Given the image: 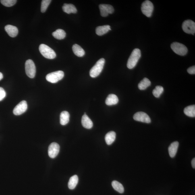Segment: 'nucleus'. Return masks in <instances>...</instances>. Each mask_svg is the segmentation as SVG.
<instances>
[{"instance_id": "nucleus-1", "label": "nucleus", "mask_w": 195, "mask_h": 195, "mask_svg": "<svg viewBox=\"0 0 195 195\" xmlns=\"http://www.w3.org/2000/svg\"><path fill=\"white\" fill-rule=\"evenodd\" d=\"M141 57V52L139 49H136L133 50L127 62V67L129 69L134 68Z\"/></svg>"}, {"instance_id": "nucleus-2", "label": "nucleus", "mask_w": 195, "mask_h": 195, "mask_svg": "<svg viewBox=\"0 0 195 195\" xmlns=\"http://www.w3.org/2000/svg\"><path fill=\"white\" fill-rule=\"evenodd\" d=\"M105 59L101 58L96 63L90 71V76L92 78H95L100 75L103 70L105 63Z\"/></svg>"}, {"instance_id": "nucleus-3", "label": "nucleus", "mask_w": 195, "mask_h": 195, "mask_svg": "<svg viewBox=\"0 0 195 195\" xmlns=\"http://www.w3.org/2000/svg\"><path fill=\"white\" fill-rule=\"evenodd\" d=\"M39 49L40 53L46 58L52 59H54L56 57L54 51L45 44L40 45Z\"/></svg>"}, {"instance_id": "nucleus-4", "label": "nucleus", "mask_w": 195, "mask_h": 195, "mask_svg": "<svg viewBox=\"0 0 195 195\" xmlns=\"http://www.w3.org/2000/svg\"><path fill=\"white\" fill-rule=\"evenodd\" d=\"M64 76V73L62 71H59L49 73L46 76V79L48 82L55 83L61 80Z\"/></svg>"}, {"instance_id": "nucleus-5", "label": "nucleus", "mask_w": 195, "mask_h": 195, "mask_svg": "<svg viewBox=\"0 0 195 195\" xmlns=\"http://www.w3.org/2000/svg\"><path fill=\"white\" fill-rule=\"evenodd\" d=\"M171 48L176 54L181 56H184L188 53V49L183 44L177 42H173L171 45Z\"/></svg>"}, {"instance_id": "nucleus-6", "label": "nucleus", "mask_w": 195, "mask_h": 195, "mask_svg": "<svg viewBox=\"0 0 195 195\" xmlns=\"http://www.w3.org/2000/svg\"><path fill=\"white\" fill-rule=\"evenodd\" d=\"M25 69L26 74L29 78H33L36 74V67L33 61L28 59L25 63Z\"/></svg>"}, {"instance_id": "nucleus-7", "label": "nucleus", "mask_w": 195, "mask_h": 195, "mask_svg": "<svg viewBox=\"0 0 195 195\" xmlns=\"http://www.w3.org/2000/svg\"><path fill=\"white\" fill-rule=\"evenodd\" d=\"M141 11L144 15L147 17L151 16L154 10V5L151 2L146 1L142 3L141 5Z\"/></svg>"}, {"instance_id": "nucleus-8", "label": "nucleus", "mask_w": 195, "mask_h": 195, "mask_svg": "<svg viewBox=\"0 0 195 195\" xmlns=\"http://www.w3.org/2000/svg\"><path fill=\"white\" fill-rule=\"evenodd\" d=\"M182 28L186 33L194 35L195 32V23L193 21L190 20L185 21L183 23Z\"/></svg>"}, {"instance_id": "nucleus-9", "label": "nucleus", "mask_w": 195, "mask_h": 195, "mask_svg": "<svg viewBox=\"0 0 195 195\" xmlns=\"http://www.w3.org/2000/svg\"><path fill=\"white\" fill-rule=\"evenodd\" d=\"M134 119L136 121L143 123H150L151 122L149 116L143 112H138L135 113Z\"/></svg>"}, {"instance_id": "nucleus-10", "label": "nucleus", "mask_w": 195, "mask_h": 195, "mask_svg": "<svg viewBox=\"0 0 195 195\" xmlns=\"http://www.w3.org/2000/svg\"><path fill=\"white\" fill-rule=\"evenodd\" d=\"M28 108L27 102L25 100H23L16 106L13 110L15 115H19L25 113Z\"/></svg>"}, {"instance_id": "nucleus-11", "label": "nucleus", "mask_w": 195, "mask_h": 195, "mask_svg": "<svg viewBox=\"0 0 195 195\" xmlns=\"http://www.w3.org/2000/svg\"><path fill=\"white\" fill-rule=\"evenodd\" d=\"M99 8L100 15L103 17H107L109 14H112L114 11L113 7L109 5H100Z\"/></svg>"}, {"instance_id": "nucleus-12", "label": "nucleus", "mask_w": 195, "mask_h": 195, "mask_svg": "<svg viewBox=\"0 0 195 195\" xmlns=\"http://www.w3.org/2000/svg\"><path fill=\"white\" fill-rule=\"evenodd\" d=\"M60 150V146L59 144L56 142L52 143L50 145L48 148V154L50 157L54 158L59 154Z\"/></svg>"}, {"instance_id": "nucleus-13", "label": "nucleus", "mask_w": 195, "mask_h": 195, "mask_svg": "<svg viewBox=\"0 0 195 195\" xmlns=\"http://www.w3.org/2000/svg\"><path fill=\"white\" fill-rule=\"evenodd\" d=\"M5 30L9 36L12 37H15L18 33V30L16 27L7 25L5 27Z\"/></svg>"}, {"instance_id": "nucleus-14", "label": "nucleus", "mask_w": 195, "mask_h": 195, "mask_svg": "<svg viewBox=\"0 0 195 195\" xmlns=\"http://www.w3.org/2000/svg\"><path fill=\"white\" fill-rule=\"evenodd\" d=\"M82 123V126L86 129H90L93 126V123L91 120L86 114L83 115Z\"/></svg>"}, {"instance_id": "nucleus-15", "label": "nucleus", "mask_w": 195, "mask_h": 195, "mask_svg": "<svg viewBox=\"0 0 195 195\" xmlns=\"http://www.w3.org/2000/svg\"><path fill=\"white\" fill-rule=\"evenodd\" d=\"M179 146V142L175 141L172 143L169 146V156L171 157L174 158L176 155Z\"/></svg>"}, {"instance_id": "nucleus-16", "label": "nucleus", "mask_w": 195, "mask_h": 195, "mask_svg": "<svg viewBox=\"0 0 195 195\" xmlns=\"http://www.w3.org/2000/svg\"><path fill=\"white\" fill-rule=\"evenodd\" d=\"M119 102L117 96L114 94H110L108 96L106 100V104L108 106L116 105Z\"/></svg>"}, {"instance_id": "nucleus-17", "label": "nucleus", "mask_w": 195, "mask_h": 195, "mask_svg": "<svg viewBox=\"0 0 195 195\" xmlns=\"http://www.w3.org/2000/svg\"><path fill=\"white\" fill-rule=\"evenodd\" d=\"M62 9L63 11L68 14H70L71 13H75L77 12L76 7L72 4H64Z\"/></svg>"}, {"instance_id": "nucleus-18", "label": "nucleus", "mask_w": 195, "mask_h": 195, "mask_svg": "<svg viewBox=\"0 0 195 195\" xmlns=\"http://www.w3.org/2000/svg\"><path fill=\"white\" fill-rule=\"evenodd\" d=\"M111 30L110 26L109 25L99 26L96 29V33L98 35L101 36L106 34Z\"/></svg>"}, {"instance_id": "nucleus-19", "label": "nucleus", "mask_w": 195, "mask_h": 195, "mask_svg": "<svg viewBox=\"0 0 195 195\" xmlns=\"http://www.w3.org/2000/svg\"><path fill=\"white\" fill-rule=\"evenodd\" d=\"M116 137V134L113 131H110L106 135L105 140L108 145H111L114 142Z\"/></svg>"}, {"instance_id": "nucleus-20", "label": "nucleus", "mask_w": 195, "mask_h": 195, "mask_svg": "<svg viewBox=\"0 0 195 195\" xmlns=\"http://www.w3.org/2000/svg\"><path fill=\"white\" fill-rule=\"evenodd\" d=\"M72 50L75 54L78 57H82L85 55L84 50L78 44H75L73 46Z\"/></svg>"}, {"instance_id": "nucleus-21", "label": "nucleus", "mask_w": 195, "mask_h": 195, "mask_svg": "<svg viewBox=\"0 0 195 195\" xmlns=\"http://www.w3.org/2000/svg\"><path fill=\"white\" fill-rule=\"evenodd\" d=\"M69 114L68 112H62L60 115V123L61 125H65L69 122Z\"/></svg>"}, {"instance_id": "nucleus-22", "label": "nucleus", "mask_w": 195, "mask_h": 195, "mask_svg": "<svg viewBox=\"0 0 195 195\" xmlns=\"http://www.w3.org/2000/svg\"><path fill=\"white\" fill-rule=\"evenodd\" d=\"M78 181V176L75 175L71 177L68 183V187L70 190H73L76 188Z\"/></svg>"}, {"instance_id": "nucleus-23", "label": "nucleus", "mask_w": 195, "mask_h": 195, "mask_svg": "<svg viewBox=\"0 0 195 195\" xmlns=\"http://www.w3.org/2000/svg\"><path fill=\"white\" fill-rule=\"evenodd\" d=\"M184 113L187 116L190 117H195V106L191 105L185 108Z\"/></svg>"}, {"instance_id": "nucleus-24", "label": "nucleus", "mask_w": 195, "mask_h": 195, "mask_svg": "<svg viewBox=\"0 0 195 195\" xmlns=\"http://www.w3.org/2000/svg\"><path fill=\"white\" fill-rule=\"evenodd\" d=\"M54 37L57 40H62L66 36V33L64 30L61 29H58L52 33Z\"/></svg>"}, {"instance_id": "nucleus-25", "label": "nucleus", "mask_w": 195, "mask_h": 195, "mask_svg": "<svg viewBox=\"0 0 195 195\" xmlns=\"http://www.w3.org/2000/svg\"><path fill=\"white\" fill-rule=\"evenodd\" d=\"M151 82L149 79L145 78L138 85V88L140 90H144L150 86Z\"/></svg>"}, {"instance_id": "nucleus-26", "label": "nucleus", "mask_w": 195, "mask_h": 195, "mask_svg": "<svg viewBox=\"0 0 195 195\" xmlns=\"http://www.w3.org/2000/svg\"><path fill=\"white\" fill-rule=\"evenodd\" d=\"M112 185L113 188L117 192L122 193L124 192V188L122 184L117 181H113L112 183Z\"/></svg>"}, {"instance_id": "nucleus-27", "label": "nucleus", "mask_w": 195, "mask_h": 195, "mask_svg": "<svg viewBox=\"0 0 195 195\" xmlns=\"http://www.w3.org/2000/svg\"><path fill=\"white\" fill-rule=\"evenodd\" d=\"M164 92V88L161 86H156L152 91V94L156 98H159Z\"/></svg>"}, {"instance_id": "nucleus-28", "label": "nucleus", "mask_w": 195, "mask_h": 195, "mask_svg": "<svg viewBox=\"0 0 195 195\" xmlns=\"http://www.w3.org/2000/svg\"><path fill=\"white\" fill-rule=\"evenodd\" d=\"M51 2V0H43L42 1L41 6V12L42 13L45 12Z\"/></svg>"}, {"instance_id": "nucleus-29", "label": "nucleus", "mask_w": 195, "mask_h": 195, "mask_svg": "<svg viewBox=\"0 0 195 195\" xmlns=\"http://www.w3.org/2000/svg\"><path fill=\"white\" fill-rule=\"evenodd\" d=\"M16 0H1V2L5 7H10L14 5L16 3Z\"/></svg>"}, {"instance_id": "nucleus-30", "label": "nucleus", "mask_w": 195, "mask_h": 195, "mask_svg": "<svg viewBox=\"0 0 195 195\" xmlns=\"http://www.w3.org/2000/svg\"><path fill=\"white\" fill-rule=\"evenodd\" d=\"M6 96V92L3 88L0 87V101H2Z\"/></svg>"}, {"instance_id": "nucleus-31", "label": "nucleus", "mask_w": 195, "mask_h": 195, "mask_svg": "<svg viewBox=\"0 0 195 195\" xmlns=\"http://www.w3.org/2000/svg\"><path fill=\"white\" fill-rule=\"evenodd\" d=\"M187 72L190 74H195V66H193L187 69Z\"/></svg>"}, {"instance_id": "nucleus-32", "label": "nucleus", "mask_w": 195, "mask_h": 195, "mask_svg": "<svg viewBox=\"0 0 195 195\" xmlns=\"http://www.w3.org/2000/svg\"><path fill=\"white\" fill-rule=\"evenodd\" d=\"M192 165L193 168L194 169L195 168V158H194L193 159V160H192Z\"/></svg>"}, {"instance_id": "nucleus-33", "label": "nucleus", "mask_w": 195, "mask_h": 195, "mask_svg": "<svg viewBox=\"0 0 195 195\" xmlns=\"http://www.w3.org/2000/svg\"><path fill=\"white\" fill-rule=\"evenodd\" d=\"M3 78V75L2 73L0 72V80H1Z\"/></svg>"}]
</instances>
